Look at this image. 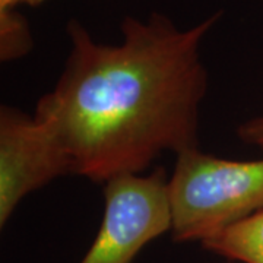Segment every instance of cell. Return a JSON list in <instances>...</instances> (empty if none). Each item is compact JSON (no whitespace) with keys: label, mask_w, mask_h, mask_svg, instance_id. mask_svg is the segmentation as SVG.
<instances>
[{"label":"cell","mask_w":263,"mask_h":263,"mask_svg":"<svg viewBox=\"0 0 263 263\" xmlns=\"http://www.w3.org/2000/svg\"><path fill=\"white\" fill-rule=\"evenodd\" d=\"M218 15L179 29L154 13L126 18L119 44L97 43L76 21L72 48L37 116L56 135L70 173L97 183L141 174L162 152L197 148L208 89L200 43Z\"/></svg>","instance_id":"cell-1"},{"label":"cell","mask_w":263,"mask_h":263,"mask_svg":"<svg viewBox=\"0 0 263 263\" xmlns=\"http://www.w3.org/2000/svg\"><path fill=\"white\" fill-rule=\"evenodd\" d=\"M167 195L173 238L205 241L263 211V160L233 161L197 148L183 151L167 181Z\"/></svg>","instance_id":"cell-2"},{"label":"cell","mask_w":263,"mask_h":263,"mask_svg":"<svg viewBox=\"0 0 263 263\" xmlns=\"http://www.w3.org/2000/svg\"><path fill=\"white\" fill-rule=\"evenodd\" d=\"M167 181L164 168L108 180L103 221L81 263H130L143 246L171 231Z\"/></svg>","instance_id":"cell-3"},{"label":"cell","mask_w":263,"mask_h":263,"mask_svg":"<svg viewBox=\"0 0 263 263\" xmlns=\"http://www.w3.org/2000/svg\"><path fill=\"white\" fill-rule=\"evenodd\" d=\"M72 174L70 162L53 130L34 114L0 108V226L19 202L60 176Z\"/></svg>","instance_id":"cell-4"},{"label":"cell","mask_w":263,"mask_h":263,"mask_svg":"<svg viewBox=\"0 0 263 263\" xmlns=\"http://www.w3.org/2000/svg\"><path fill=\"white\" fill-rule=\"evenodd\" d=\"M206 250L243 263H263V211L202 241Z\"/></svg>","instance_id":"cell-5"},{"label":"cell","mask_w":263,"mask_h":263,"mask_svg":"<svg viewBox=\"0 0 263 263\" xmlns=\"http://www.w3.org/2000/svg\"><path fill=\"white\" fill-rule=\"evenodd\" d=\"M32 46L28 22L15 9H0V59L3 62L25 56Z\"/></svg>","instance_id":"cell-6"},{"label":"cell","mask_w":263,"mask_h":263,"mask_svg":"<svg viewBox=\"0 0 263 263\" xmlns=\"http://www.w3.org/2000/svg\"><path fill=\"white\" fill-rule=\"evenodd\" d=\"M238 136L241 141L256 145L263 149V114L238 126Z\"/></svg>","instance_id":"cell-7"},{"label":"cell","mask_w":263,"mask_h":263,"mask_svg":"<svg viewBox=\"0 0 263 263\" xmlns=\"http://www.w3.org/2000/svg\"><path fill=\"white\" fill-rule=\"evenodd\" d=\"M43 0H0V9H15V6L19 3H31L37 5L41 3Z\"/></svg>","instance_id":"cell-8"}]
</instances>
